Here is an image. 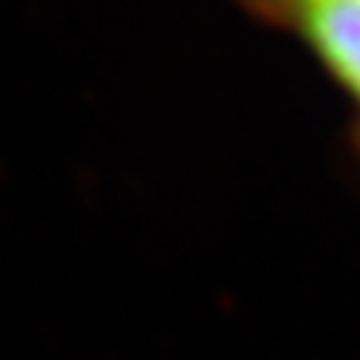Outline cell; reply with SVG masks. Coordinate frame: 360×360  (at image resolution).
<instances>
[{
  "instance_id": "obj_1",
  "label": "cell",
  "mask_w": 360,
  "mask_h": 360,
  "mask_svg": "<svg viewBox=\"0 0 360 360\" xmlns=\"http://www.w3.org/2000/svg\"><path fill=\"white\" fill-rule=\"evenodd\" d=\"M298 9L312 46L360 97V0H298Z\"/></svg>"
}]
</instances>
